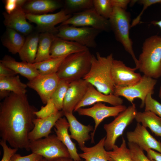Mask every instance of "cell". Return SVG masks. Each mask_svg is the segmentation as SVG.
I'll use <instances>...</instances> for the list:
<instances>
[{"instance_id": "obj_1", "label": "cell", "mask_w": 161, "mask_h": 161, "mask_svg": "<svg viewBox=\"0 0 161 161\" xmlns=\"http://www.w3.org/2000/svg\"><path fill=\"white\" fill-rule=\"evenodd\" d=\"M26 94L11 92L0 103V136L13 148L30 151L28 135L34 127V112Z\"/></svg>"}, {"instance_id": "obj_2", "label": "cell", "mask_w": 161, "mask_h": 161, "mask_svg": "<svg viewBox=\"0 0 161 161\" xmlns=\"http://www.w3.org/2000/svg\"><path fill=\"white\" fill-rule=\"evenodd\" d=\"M114 59L112 53L104 57L97 52L96 56L93 55L90 69L83 79L103 94H113L115 85L111 70Z\"/></svg>"}, {"instance_id": "obj_3", "label": "cell", "mask_w": 161, "mask_h": 161, "mask_svg": "<svg viewBox=\"0 0 161 161\" xmlns=\"http://www.w3.org/2000/svg\"><path fill=\"white\" fill-rule=\"evenodd\" d=\"M137 69L144 75L157 79L161 77V37L154 35L143 44Z\"/></svg>"}, {"instance_id": "obj_4", "label": "cell", "mask_w": 161, "mask_h": 161, "mask_svg": "<svg viewBox=\"0 0 161 161\" xmlns=\"http://www.w3.org/2000/svg\"><path fill=\"white\" fill-rule=\"evenodd\" d=\"M93 55L88 49L67 55L56 73L59 79L69 83L83 79L90 69Z\"/></svg>"}, {"instance_id": "obj_5", "label": "cell", "mask_w": 161, "mask_h": 161, "mask_svg": "<svg viewBox=\"0 0 161 161\" xmlns=\"http://www.w3.org/2000/svg\"><path fill=\"white\" fill-rule=\"evenodd\" d=\"M109 20L111 30L116 40L131 56L135 64V68L137 69L138 60L134 52L132 41L129 36V30L131 28L130 14L126 10L114 7Z\"/></svg>"}, {"instance_id": "obj_6", "label": "cell", "mask_w": 161, "mask_h": 161, "mask_svg": "<svg viewBox=\"0 0 161 161\" xmlns=\"http://www.w3.org/2000/svg\"><path fill=\"white\" fill-rule=\"evenodd\" d=\"M137 111L133 103L120 113L109 123L104 125L106 133L104 147L106 150H112L117 138L122 135L126 128L135 119Z\"/></svg>"}, {"instance_id": "obj_7", "label": "cell", "mask_w": 161, "mask_h": 161, "mask_svg": "<svg viewBox=\"0 0 161 161\" xmlns=\"http://www.w3.org/2000/svg\"><path fill=\"white\" fill-rule=\"evenodd\" d=\"M29 148L32 153L48 160L61 157H70L66 146L55 134L35 140H30Z\"/></svg>"}, {"instance_id": "obj_8", "label": "cell", "mask_w": 161, "mask_h": 161, "mask_svg": "<svg viewBox=\"0 0 161 161\" xmlns=\"http://www.w3.org/2000/svg\"><path fill=\"white\" fill-rule=\"evenodd\" d=\"M102 31L92 28L76 27L69 25L60 26L55 35L57 37L76 42L89 48L97 46L96 39Z\"/></svg>"}, {"instance_id": "obj_9", "label": "cell", "mask_w": 161, "mask_h": 161, "mask_svg": "<svg viewBox=\"0 0 161 161\" xmlns=\"http://www.w3.org/2000/svg\"><path fill=\"white\" fill-rule=\"evenodd\" d=\"M157 83L156 79L143 75L139 81L132 85L115 86L113 94L125 97L132 103L135 98H139L141 100L140 107L143 108L148 95L149 93H154V89Z\"/></svg>"}, {"instance_id": "obj_10", "label": "cell", "mask_w": 161, "mask_h": 161, "mask_svg": "<svg viewBox=\"0 0 161 161\" xmlns=\"http://www.w3.org/2000/svg\"><path fill=\"white\" fill-rule=\"evenodd\" d=\"M64 25L89 27L101 31L111 30L109 19L99 15L93 7L72 15L61 25Z\"/></svg>"}, {"instance_id": "obj_11", "label": "cell", "mask_w": 161, "mask_h": 161, "mask_svg": "<svg viewBox=\"0 0 161 161\" xmlns=\"http://www.w3.org/2000/svg\"><path fill=\"white\" fill-rule=\"evenodd\" d=\"M127 108L126 106L123 105L109 106H106L102 102H99L95 103L90 108H80L76 112L79 115L89 116L94 120L95 127L93 131L91 134V143H94L96 130L103 120L109 117H116Z\"/></svg>"}, {"instance_id": "obj_12", "label": "cell", "mask_w": 161, "mask_h": 161, "mask_svg": "<svg viewBox=\"0 0 161 161\" xmlns=\"http://www.w3.org/2000/svg\"><path fill=\"white\" fill-rule=\"evenodd\" d=\"M60 79L56 73L41 75L29 81L27 87L35 91L42 102L46 104L56 90Z\"/></svg>"}, {"instance_id": "obj_13", "label": "cell", "mask_w": 161, "mask_h": 161, "mask_svg": "<svg viewBox=\"0 0 161 161\" xmlns=\"http://www.w3.org/2000/svg\"><path fill=\"white\" fill-rule=\"evenodd\" d=\"M72 15L67 14L64 10L54 13L34 15L26 13L27 19L35 24L42 32H57L58 28L55 26L62 23Z\"/></svg>"}, {"instance_id": "obj_14", "label": "cell", "mask_w": 161, "mask_h": 161, "mask_svg": "<svg viewBox=\"0 0 161 161\" xmlns=\"http://www.w3.org/2000/svg\"><path fill=\"white\" fill-rule=\"evenodd\" d=\"M135 67L127 66L121 61L113 59L111 67V75L115 86H127L137 83L142 76L135 72Z\"/></svg>"}, {"instance_id": "obj_15", "label": "cell", "mask_w": 161, "mask_h": 161, "mask_svg": "<svg viewBox=\"0 0 161 161\" xmlns=\"http://www.w3.org/2000/svg\"><path fill=\"white\" fill-rule=\"evenodd\" d=\"M146 128L137 123L133 131L127 132L128 142L137 145L146 151L151 149L161 153V142L155 138Z\"/></svg>"}, {"instance_id": "obj_16", "label": "cell", "mask_w": 161, "mask_h": 161, "mask_svg": "<svg viewBox=\"0 0 161 161\" xmlns=\"http://www.w3.org/2000/svg\"><path fill=\"white\" fill-rule=\"evenodd\" d=\"M89 84L83 79L69 83L64 101L63 112L73 113L75 107L84 97Z\"/></svg>"}, {"instance_id": "obj_17", "label": "cell", "mask_w": 161, "mask_h": 161, "mask_svg": "<svg viewBox=\"0 0 161 161\" xmlns=\"http://www.w3.org/2000/svg\"><path fill=\"white\" fill-rule=\"evenodd\" d=\"M99 102H105L113 106H117L122 105L123 100L120 97L113 94H103L89 83L84 97L75 107L74 112H76L80 108Z\"/></svg>"}, {"instance_id": "obj_18", "label": "cell", "mask_w": 161, "mask_h": 161, "mask_svg": "<svg viewBox=\"0 0 161 161\" xmlns=\"http://www.w3.org/2000/svg\"><path fill=\"white\" fill-rule=\"evenodd\" d=\"M63 116L64 113L61 110L45 118H35L33 121L34 127L28 135L29 140H35L48 136L57 121Z\"/></svg>"}, {"instance_id": "obj_19", "label": "cell", "mask_w": 161, "mask_h": 161, "mask_svg": "<svg viewBox=\"0 0 161 161\" xmlns=\"http://www.w3.org/2000/svg\"><path fill=\"white\" fill-rule=\"evenodd\" d=\"M4 23L7 28L14 30L24 35H30L33 26L27 20L26 13L22 7H18L10 14L3 13Z\"/></svg>"}, {"instance_id": "obj_20", "label": "cell", "mask_w": 161, "mask_h": 161, "mask_svg": "<svg viewBox=\"0 0 161 161\" xmlns=\"http://www.w3.org/2000/svg\"><path fill=\"white\" fill-rule=\"evenodd\" d=\"M65 116L69 124V130L71 139L75 140L80 148L85 146L86 141L91 139L89 133L94 129L90 125H85L80 123L73 115V113L64 112Z\"/></svg>"}, {"instance_id": "obj_21", "label": "cell", "mask_w": 161, "mask_h": 161, "mask_svg": "<svg viewBox=\"0 0 161 161\" xmlns=\"http://www.w3.org/2000/svg\"><path fill=\"white\" fill-rule=\"evenodd\" d=\"M69 124L65 117H61L56 122L55 131L58 138L66 146L70 157L75 161H80L81 158L77 152L76 144L71 140L68 131Z\"/></svg>"}, {"instance_id": "obj_22", "label": "cell", "mask_w": 161, "mask_h": 161, "mask_svg": "<svg viewBox=\"0 0 161 161\" xmlns=\"http://www.w3.org/2000/svg\"><path fill=\"white\" fill-rule=\"evenodd\" d=\"M89 49L76 42L64 40L56 35L52 42L50 54L51 58H55L83 51Z\"/></svg>"}, {"instance_id": "obj_23", "label": "cell", "mask_w": 161, "mask_h": 161, "mask_svg": "<svg viewBox=\"0 0 161 161\" xmlns=\"http://www.w3.org/2000/svg\"><path fill=\"white\" fill-rule=\"evenodd\" d=\"M0 63L15 72L30 80L40 74L38 70L32 64L25 62H18L14 58L5 55L0 60Z\"/></svg>"}, {"instance_id": "obj_24", "label": "cell", "mask_w": 161, "mask_h": 161, "mask_svg": "<svg viewBox=\"0 0 161 161\" xmlns=\"http://www.w3.org/2000/svg\"><path fill=\"white\" fill-rule=\"evenodd\" d=\"M27 85L22 82L18 75L0 78V98L4 99L11 92L24 95L26 94Z\"/></svg>"}, {"instance_id": "obj_25", "label": "cell", "mask_w": 161, "mask_h": 161, "mask_svg": "<svg viewBox=\"0 0 161 161\" xmlns=\"http://www.w3.org/2000/svg\"><path fill=\"white\" fill-rule=\"evenodd\" d=\"M61 6V4L55 0H33L27 1L22 8L26 13L41 15L53 12Z\"/></svg>"}, {"instance_id": "obj_26", "label": "cell", "mask_w": 161, "mask_h": 161, "mask_svg": "<svg viewBox=\"0 0 161 161\" xmlns=\"http://www.w3.org/2000/svg\"><path fill=\"white\" fill-rule=\"evenodd\" d=\"M106 136L101 139L95 145L80 148L83 153L79 154L85 161H114L109 156L104 147Z\"/></svg>"}, {"instance_id": "obj_27", "label": "cell", "mask_w": 161, "mask_h": 161, "mask_svg": "<svg viewBox=\"0 0 161 161\" xmlns=\"http://www.w3.org/2000/svg\"><path fill=\"white\" fill-rule=\"evenodd\" d=\"M39 34H30L25 39L19 55L23 61L32 64L35 62L39 40Z\"/></svg>"}, {"instance_id": "obj_28", "label": "cell", "mask_w": 161, "mask_h": 161, "mask_svg": "<svg viewBox=\"0 0 161 161\" xmlns=\"http://www.w3.org/2000/svg\"><path fill=\"white\" fill-rule=\"evenodd\" d=\"M135 119L155 135L161 137V117L150 111L137 112Z\"/></svg>"}, {"instance_id": "obj_29", "label": "cell", "mask_w": 161, "mask_h": 161, "mask_svg": "<svg viewBox=\"0 0 161 161\" xmlns=\"http://www.w3.org/2000/svg\"><path fill=\"white\" fill-rule=\"evenodd\" d=\"M24 35L16 31L7 28L2 39L3 45L12 54L18 53L25 40Z\"/></svg>"}, {"instance_id": "obj_30", "label": "cell", "mask_w": 161, "mask_h": 161, "mask_svg": "<svg viewBox=\"0 0 161 161\" xmlns=\"http://www.w3.org/2000/svg\"><path fill=\"white\" fill-rule=\"evenodd\" d=\"M55 35L49 32L39 34L38 50L35 62H38L51 58L50 51Z\"/></svg>"}, {"instance_id": "obj_31", "label": "cell", "mask_w": 161, "mask_h": 161, "mask_svg": "<svg viewBox=\"0 0 161 161\" xmlns=\"http://www.w3.org/2000/svg\"><path fill=\"white\" fill-rule=\"evenodd\" d=\"M68 55L51 58L46 60L35 63L32 64L38 70L40 75H47L56 74L62 62Z\"/></svg>"}, {"instance_id": "obj_32", "label": "cell", "mask_w": 161, "mask_h": 161, "mask_svg": "<svg viewBox=\"0 0 161 161\" xmlns=\"http://www.w3.org/2000/svg\"><path fill=\"white\" fill-rule=\"evenodd\" d=\"M64 4V10L71 15L93 7V0H66Z\"/></svg>"}, {"instance_id": "obj_33", "label": "cell", "mask_w": 161, "mask_h": 161, "mask_svg": "<svg viewBox=\"0 0 161 161\" xmlns=\"http://www.w3.org/2000/svg\"><path fill=\"white\" fill-rule=\"evenodd\" d=\"M107 153L114 161H133L123 138L120 147L115 145L112 150L107 151Z\"/></svg>"}, {"instance_id": "obj_34", "label": "cell", "mask_w": 161, "mask_h": 161, "mask_svg": "<svg viewBox=\"0 0 161 161\" xmlns=\"http://www.w3.org/2000/svg\"><path fill=\"white\" fill-rule=\"evenodd\" d=\"M69 83L60 80L56 90L52 95L51 99L58 111L62 110L64 101Z\"/></svg>"}, {"instance_id": "obj_35", "label": "cell", "mask_w": 161, "mask_h": 161, "mask_svg": "<svg viewBox=\"0 0 161 161\" xmlns=\"http://www.w3.org/2000/svg\"><path fill=\"white\" fill-rule=\"evenodd\" d=\"M93 8L101 16L109 19L113 11L114 7L111 0H93Z\"/></svg>"}, {"instance_id": "obj_36", "label": "cell", "mask_w": 161, "mask_h": 161, "mask_svg": "<svg viewBox=\"0 0 161 161\" xmlns=\"http://www.w3.org/2000/svg\"><path fill=\"white\" fill-rule=\"evenodd\" d=\"M127 145L133 161H155L145 156L144 151L137 145L128 142Z\"/></svg>"}, {"instance_id": "obj_37", "label": "cell", "mask_w": 161, "mask_h": 161, "mask_svg": "<svg viewBox=\"0 0 161 161\" xmlns=\"http://www.w3.org/2000/svg\"><path fill=\"white\" fill-rule=\"evenodd\" d=\"M152 93L147 95L145 102V111H150L161 117V103L153 98Z\"/></svg>"}, {"instance_id": "obj_38", "label": "cell", "mask_w": 161, "mask_h": 161, "mask_svg": "<svg viewBox=\"0 0 161 161\" xmlns=\"http://www.w3.org/2000/svg\"><path fill=\"white\" fill-rule=\"evenodd\" d=\"M58 111L52 100L50 99L44 106H42L39 110L35 111L34 114L37 118H43L47 117Z\"/></svg>"}, {"instance_id": "obj_39", "label": "cell", "mask_w": 161, "mask_h": 161, "mask_svg": "<svg viewBox=\"0 0 161 161\" xmlns=\"http://www.w3.org/2000/svg\"><path fill=\"white\" fill-rule=\"evenodd\" d=\"M137 1L139 3L142 4L143 5V7L139 14L132 21L131 24V27L135 26L139 23L141 16L145 10L152 5L158 3H160L161 0H137Z\"/></svg>"}, {"instance_id": "obj_40", "label": "cell", "mask_w": 161, "mask_h": 161, "mask_svg": "<svg viewBox=\"0 0 161 161\" xmlns=\"http://www.w3.org/2000/svg\"><path fill=\"white\" fill-rule=\"evenodd\" d=\"M6 141L1 139L0 144L2 146L3 150V155L1 161H10L13 156L18 151V149L9 147Z\"/></svg>"}, {"instance_id": "obj_41", "label": "cell", "mask_w": 161, "mask_h": 161, "mask_svg": "<svg viewBox=\"0 0 161 161\" xmlns=\"http://www.w3.org/2000/svg\"><path fill=\"white\" fill-rule=\"evenodd\" d=\"M43 158L41 155L32 153L23 156L15 154L12 157L10 161H40Z\"/></svg>"}, {"instance_id": "obj_42", "label": "cell", "mask_w": 161, "mask_h": 161, "mask_svg": "<svg viewBox=\"0 0 161 161\" xmlns=\"http://www.w3.org/2000/svg\"><path fill=\"white\" fill-rule=\"evenodd\" d=\"M17 74L13 71L0 62V78L10 77Z\"/></svg>"}, {"instance_id": "obj_43", "label": "cell", "mask_w": 161, "mask_h": 161, "mask_svg": "<svg viewBox=\"0 0 161 161\" xmlns=\"http://www.w3.org/2000/svg\"><path fill=\"white\" fill-rule=\"evenodd\" d=\"M5 8L6 13L10 14L18 7L16 0H6L5 1Z\"/></svg>"}, {"instance_id": "obj_44", "label": "cell", "mask_w": 161, "mask_h": 161, "mask_svg": "<svg viewBox=\"0 0 161 161\" xmlns=\"http://www.w3.org/2000/svg\"><path fill=\"white\" fill-rule=\"evenodd\" d=\"M113 7H117L126 10L128 5L131 1L129 0H111Z\"/></svg>"}, {"instance_id": "obj_45", "label": "cell", "mask_w": 161, "mask_h": 161, "mask_svg": "<svg viewBox=\"0 0 161 161\" xmlns=\"http://www.w3.org/2000/svg\"><path fill=\"white\" fill-rule=\"evenodd\" d=\"M147 157L150 159L155 161H161V153L150 149L146 151Z\"/></svg>"}, {"instance_id": "obj_46", "label": "cell", "mask_w": 161, "mask_h": 161, "mask_svg": "<svg viewBox=\"0 0 161 161\" xmlns=\"http://www.w3.org/2000/svg\"><path fill=\"white\" fill-rule=\"evenodd\" d=\"M49 161H75L71 157H61L49 160Z\"/></svg>"}, {"instance_id": "obj_47", "label": "cell", "mask_w": 161, "mask_h": 161, "mask_svg": "<svg viewBox=\"0 0 161 161\" xmlns=\"http://www.w3.org/2000/svg\"><path fill=\"white\" fill-rule=\"evenodd\" d=\"M18 7H22L27 1L26 0H16Z\"/></svg>"}, {"instance_id": "obj_48", "label": "cell", "mask_w": 161, "mask_h": 161, "mask_svg": "<svg viewBox=\"0 0 161 161\" xmlns=\"http://www.w3.org/2000/svg\"><path fill=\"white\" fill-rule=\"evenodd\" d=\"M160 4H161V3ZM151 23L154 25L158 26L161 29V20L158 21H153Z\"/></svg>"}, {"instance_id": "obj_49", "label": "cell", "mask_w": 161, "mask_h": 161, "mask_svg": "<svg viewBox=\"0 0 161 161\" xmlns=\"http://www.w3.org/2000/svg\"><path fill=\"white\" fill-rule=\"evenodd\" d=\"M158 96L161 99V84L159 90Z\"/></svg>"}, {"instance_id": "obj_50", "label": "cell", "mask_w": 161, "mask_h": 161, "mask_svg": "<svg viewBox=\"0 0 161 161\" xmlns=\"http://www.w3.org/2000/svg\"><path fill=\"white\" fill-rule=\"evenodd\" d=\"M40 161H49V160L43 158Z\"/></svg>"}, {"instance_id": "obj_51", "label": "cell", "mask_w": 161, "mask_h": 161, "mask_svg": "<svg viewBox=\"0 0 161 161\" xmlns=\"http://www.w3.org/2000/svg\"><path fill=\"white\" fill-rule=\"evenodd\" d=\"M80 161H83L81 160Z\"/></svg>"}]
</instances>
